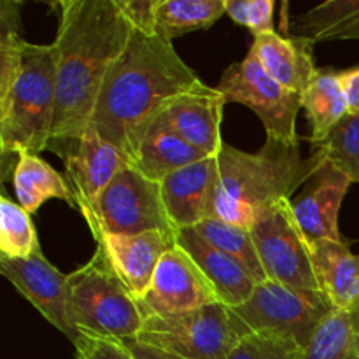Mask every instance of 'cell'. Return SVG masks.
<instances>
[{"mask_svg":"<svg viewBox=\"0 0 359 359\" xmlns=\"http://www.w3.org/2000/svg\"><path fill=\"white\" fill-rule=\"evenodd\" d=\"M55 41L56 111L48 149L58 154L90 128L95 104L133 27L118 0H62Z\"/></svg>","mask_w":359,"mask_h":359,"instance_id":"6da1fadb","label":"cell"},{"mask_svg":"<svg viewBox=\"0 0 359 359\" xmlns=\"http://www.w3.org/2000/svg\"><path fill=\"white\" fill-rule=\"evenodd\" d=\"M200 84L202 79L170 41L133 30L128 46L102 84L90 128L118 147L132 165L165 109Z\"/></svg>","mask_w":359,"mask_h":359,"instance_id":"7a4b0ae2","label":"cell"},{"mask_svg":"<svg viewBox=\"0 0 359 359\" xmlns=\"http://www.w3.org/2000/svg\"><path fill=\"white\" fill-rule=\"evenodd\" d=\"M217 158V189L214 216L251 230L259 214L291 196L312 177L325 156L319 151L309 158L300 144L269 139L255 153L223 144Z\"/></svg>","mask_w":359,"mask_h":359,"instance_id":"3957f363","label":"cell"},{"mask_svg":"<svg viewBox=\"0 0 359 359\" xmlns=\"http://www.w3.org/2000/svg\"><path fill=\"white\" fill-rule=\"evenodd\" d=\"M56 111V58L53 44L23 41L20 67L0 81V153L2 181L18 153L48 149Z\"/></svg>","mask_w":359,"mask_h":359,"instance_id":"277c9868","label":"cell"},{"mask_svg":"<svg viewBox=\"0 0 359 359\" xmlns=\"http://www.w3.org/2000/svg\"><path fill=\"white\" fill-rule=\"evenodd\" d=\"M67 283L70 318L83 335L121 344L139 339L146 314L100 248Z\"/></svg>","mask_w":359,"mask_h":359,"instance_id":"5b68a950","label":"cell"},{"mask_svg":"<svg viewBox=\"0 0 359 359\" xmlns=\"http://www.w3.org/2000/svg\"><path fill=\"white\" fill-rule=\"evenodd\" d=\"M251 330L235 311L216 302L175 316H146L137 342L182 359H228Z\"/></svg>","mask_w":359,"mask_h":359,"instance_id":"8992f818","label":"cell"},{"mask_svg":"<svg viewBox=\"0 0 359 359\" xmlns=\"http://www.w3.org/2000/svg\"><path fill=\"white\" fill-rule=\"evenodd\" d=\"M233 311L255 335L304 351L335 309L323 291L293 290L265 280Z\"/></svg>","mask_w":359,"mask_h":359,"instance_id":"52a82bcc","label":"cell"},{"mask_svg":"<svg viewBox=\"0 0 359 359\" xmlns=\"http://www.w3.org/2000/svg\"><path fill=\"white\" fill-rule=\"evenodd\" d=\"M84 221L93 237L102 233L139 235L154 230L177 233L165 210L160 182L144 177L133 165H126L116 174Z\"/></svg>","mask_w":359,"mask_h":359,"instance_id":"ba28073f","label":"cell"},{"mask_svg":"<svg viewBox=\"0 0 359 359\" xmlns=\"http://www.w3.org/2000/svg\"><path fill=\"white\" fill-rule=\"evenodd\" d=\"M249 233L266 279L293 290L321 291L311 245L294 221L291 200L259 214Z\"/></svg>","mask_w":359,"mask_h":359,"instance_id":"9c48e42d","label":"cell"},{"mask_svg":"<svg viewBox=\"0 0 359 359\" xmlns=\"http://www.w3.org/2000/svg\"><path fill=\"white\" fill-rule=\"evenodd\" d=\"M216 90L226 104H242L251 109L265 126L269 139L297 146L302 95L273 81L255 56L248 53L242 62L231 63L221 76Z\"/></svg>","mask_w":359,"mask_h":359,"instance_id":"30bf717a","label":"cell"},{"mask_svg":"<svg viewBox=\"0 0 359 359\" xmlns=\"http://www.w3.org/2000/svg\"><path fill=\"white\" fill-rule=\"evenodd\" d=\"M0 272L53 328L63 333L74 347L79 346L83 333L70 318L67 276L53 266L42 252L25 259L0 258Z\"/></svg>","mask_w":359,"mask_h":359,"instance_id":"8fae6325","label":"cell"},{"mask_svg":"<svg viewBox=\"0 0 359 359\" xmlns=\"http://www.w3.org/2000/svg\"><path fill=\"white\" fill-rule=\"evenodd\" d=\"M216 302H219L216 291L202 270L175 242L158 263L153 280L139 304L146 316H175Z\"/></svg>","mask_w":359,"mask_h":359,"instance_id":"7c38bea8","label":"cell"},{"mask_svg":"<svg viewBox=\"0 0 359 359\" xmlns=\"http://www.w3.org/2000/svg\"><path fill=\"white\" fill-rule=\"evenodd\" d=\"M58 156L65 163V179L72 191L74 207L83 217L116 174L130 165L128 158L102 139L93 128H88L81 139L63 147Z\"/></svg>","mask_w":359,"mask_h":359,"instance_id":"4fadbf2b","label":"cell"},{"mask_svg":"<svg viewBox=\"0 0 359 359\" xmlns=\"http://www.w3.org/2000/svg\"><path fill=\"white\" fill-rule=\"evenodd\" d=\"M353 179L330 160H323L302 191L291 198L294 221L309 245L314 242H347L339 228V214L344 196Z\"/></svg>","mask_w":359,"mask_h":359,"instance_id":"5bb4252c","label":"cell"},{"mask_svg":"<svg viewBox=\"0 0 359 359\" xmlns=\"http://www.w3.org/2000/svg\"><path fill=\"white\" fill-rule=\"evenodd\" d=\"M224 105L223 95L202 83L175 98L154 125L168 128L205 156H216L224 144L221 139Z\"/></svg>","mask_w":359,"mask_h":359,"instance_id":"9a60e30c","label":"cell"},{"mask_svg":"<svg viewBox=\"0 0 359 359\" xmlns=\"http://www.w3.org/2000/svg\"><path fill=\"white\" fill-rule=\"evenodd\" d=\"M217 179V158L207 156L160 182L165 210L175 231L195 228L214 216Z\"/></svg>","mask_w":359,"mask_h":359,"instance_id":"2e32d148","label":"cell"},{"mask_svg":"<svg viewBox=\"0 0 359 359\" xmlns=\"http://www.w3.org/2000/svg\"><path fill=\"white\" fill-rule=\"evenodd\" d=\"M95 242L130 293L140 300L153 280L158 263L175 245V235L156 230L139 235L102 233L95 237Z\"/></svg>","mask_w":359,"mask_h":359,"instance_id":"e0dca14e","label":"cell"},{"mask_svg":"<svg viewBox=\"0 0 359 359\" xmlns=\"http://www.w3.org/2000/svg\"><path fill=\"white\" fill-rule=\"evenodd\" d=\"M175 242L202 270L221 304L235 309L249 300L256 287V280L241 263L212 248L196 233L195 228L179 230L175 233Z\"/></svg>","mask_w":359,"mask_h":359,"instance_id":"ac0fdd59","label":"cell"},{"mask_svg":"<svg viewBox=\"0 0 359 359\" xmlns=\"http://www.w3.org/2000/svg\"><path fill=\"white\" fill-rule=\"evenodd\" d=\"M312 46L304 37H284L269 32L255 37L249 55L255 56L262 69L280 86L302 95L318 72Z\"/></svg>","mask_w":359,"mask_h":359,"instance_id":"d6986e66","label":"cell"},{"mask_svg":"<svg viewBox=\"0 0 359 359\" xmlns=\"http://www.w3.org/2000/svg\"><path fill=\"white\" fill-rule=\"evenodd\" d=\"M314 269L321 291L333 309L351 314L359 307V255L349 249V242L321 241L311 244Z\"/></svg>","mask_w":359,"mask_h":359,"instance_id":"ffe728a7","label":"cell"},{"mask_svg":"<svg viewBox=\"0 0 359 359\" xmlns=\"http://www.w3.org/2000/svg\"><path fill=\"white\" fill-rule=\"evenodd\" d=\"M11 179H13L18 203L27 212H37L39 207L48 200H63L69 205H74L72 191L67 179L39 154L25 153V151L18 153L16 167Z\"/></svg>","mask_w":359,"mask_h":359,"instance_id":"44dd1931","label":"cell"},{"mask_svg":"<svg viewBox=\"0 0 359 359\" xmlns=\"http://www.w3.org/2000/svg\"><path fill=\"white\" fill-rule=\"evenodd\" d=\"M207 158L186 140L161 125H153L137 151L133 167L154 182H161L174 172Z\"/></svg>","mask_w":359,"mask_h":359,"instance_id":"7402d4cb","label":"cell"},{"mask_svg":"<svg viewBox=\"0 0 359 359\" xmlns=\"http://www.w3.org/2000/svg\"><path fill=\"white\" fill-rule=\"evenodd\" d=\"M302 109L311 121L312 146L325 140L339 123L349 114L346 95L333 69H318L316 76L302 93Z\"/></svg>","mask_w":359,"mask_h":359,"instance_id":"603a6c76","label":"cell"},{"mask_svg":"<svg viewBox=\"0 0 359 359\" xmlns=\"http://www.w3.org/2000/svg\"><path fill=\"white\" fill-rule=\"evenodd\" d=\"M297 37L319 41H359V0H328L293 21Z\"/></svg>","mask_w":359,"mask_h":359,"instance_id":"cb8c5ba5","label":"cell"},{"mask_svg":"<svg viewBox=\"0 0 359 359\" xmlns=\"http://www.w3.org/2000/svg\"><path fill=\"white\" fill-rule=\"evenodd\" d=\"M223 14L224 0H156V34L167 41L212 27Z\"/></svg>","mask_w":359,"mask_h":359,"instance_id":"d4e9b609","label":"cell"},{"mask_svg":"<svg viewBox=\"0 0 359 359\" xmlns=\"http://www.w3.org/2000/svg\"><path fill=\"white\" fill-rule=\"evenodd\" d=\"M195 230L212 248H216L217 251L224 252L237 263H241L248 270L249 276L256 280V284L269 280L262 266V262L258 258V252H256L255 242H252L249 230L235 226V224L219 219L216 216L207 217L205 221L196 224Z\"/></svg>","mask_w":359,"mask_h":359,"instance_id":"484cf974","label":"cell"},{"mask_svg":"<svg viewBox=\"0 0 359 359\" xmlns=\"http://www.w3.org/2000/svg\"><path fill=\"white\" fill-rule=\"evenodd\" d=\"M42 252L32 214L4 193L0 196V258L25 259Z\"/></svg>","mask_w":359,"mask_h":359,"instance_id":"4316f807","label":"cell"},{"mask_svg":"<svg viewBox=\"0 0 359 359\" xmlns=\"http://www.w3.org/2000/svg\"><path fill=\"white\" fill-rule=\"evenodd\" d=\"M298 359H359V349L349 314L333 311L325 319L307 349Z\"/></svg>","mask_w":359,"mask_h":359,"instance_id":"83f0119b","label":"cell"},{"mask_svg":"<svg viewBox=\"0 0 359 359\" xmlns=\"http://www.w3.org/2000/svg\"><path fill=\"white\" fill-rule=\"evenodd\" d=\"M314 147L326 160L346 172L353 182H359V111L347 114L339 126Z\"/></svg>","mask_w":359,"mask_h":359,"instance_id":"f1b7e54d","label":"cell"},{"mask_svg":"<svg viewBox=\"0 0 359 359\" xmlns=\"http://www.w3.org/2000/svg\"><path fill=\"white\" fill-rule=\"evenodd\" d=\"M226 16L237 25L249 28L255 37L269 32H276L273 28V0H224Z\"/></svg>","mask_w":359,"mask_h":359,"instance_id":"f546056e","label":"cell"},{"mask_svg":"<svg viewBox=\"0 0 359 359\" xmlns=\"http://www.w3.org/2000/svg\"><path fill=\"white\" fill-rule=\"evenodd\" d=\"M300 351L279 340L251 333L228 356V359H298Z\"/></svg>","mask_w":359,"mask_h":359,"instance_id":"4dcf8cb0","label":"cell"},{"mask_svg":"<svg viewBox=\"0 0 359 359\" xmlns=\"http://www.w3.org/2000/svg\"><path fill=\"white\" fill-rule=\"evenodd\" d=\"M74 349L77 359H139L130 353L125 344L88 335H83L79 346Z\"/></svg>","mask_w":359,"mask_h":359,"instance_id":"1f68e13d","label":"cell"},{"mask_svg":"<svg viewBox=\"0 0 359 359\" xmlns=\"http://www.w3.org/2000/svg\"><path fill=\"white\" fill-rule=\"evenodd\" d=\"M123 14L128 18L133 30L142 34H156V20L154 9L156 0H118Z\"/></svg>","mask_w":359,"mask_h":359,"instance_id":"d6a6232c","label":"cell"},{"mask_svg":"<svg viewBox=\"0 0 359 359\" xmlns=\"http://www.w3.org/2000/svg\"><path fill=\"white\" fill-rule=\"evenodd\" d=\"M339 81L344 95H346L349 114H354V112L359 111V67H353V69H346L339 72Z\"/></svg>","mask_w":359,"mask_h":359,"instance_id":"836d02e7","label":"cell"},{"mask_svg":"<svg viewBox=\"0 0 359 359\" xmlns=\"http://www.w3.org/2000/svg\"><path fill=\"white\" fill-rule=\"evenodd\" d=\"M20 11L21 2H11V0L0 2V34H6V32L21 34Z\"/></svg>","mask_w":359,"mask_h":359,"instance_id":"e575fe53","label":"cell"},{"mask_svg":"<svg viewBox=\"0 0 359 359\" xmlns=\"http://www.w3.org/2000/svg\"><path fill=\"white\" fill-rule=\"evenodd\" d=\"M125 346L128 347V351L133 354V356L139 359H182L179 356H174V354H168L160 349H154V347L144 346V344L137 342V340H133V342H126Z\"/></svg>","mask_w":359,"mask_h":359,"instance_id":"d590c367","label":"cell"},{"mask_svg":"<svg viewBox=\"0 0 359 359\" xmlns=\"http://www.w3.org/2000/svg\"><path fill=\"white\" fill-rule=\"evenodd\" d=\"M349 321H351V326H353V332H354V337H356V344H358V349H359V307L356 309V311L351 312Z\"/></svg>","mask_w":359,"mask_h":359,"instance_id":"8d00e7d4","label":"cell"}]
</instances>
